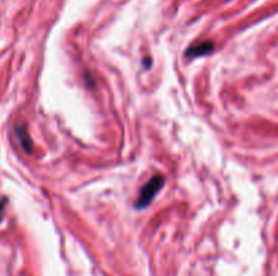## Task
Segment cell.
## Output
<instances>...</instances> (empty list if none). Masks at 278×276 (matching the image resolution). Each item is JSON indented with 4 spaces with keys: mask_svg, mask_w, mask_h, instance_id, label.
<instances>
[{
    "mask_svg": "<svg viewBox=\"0 0 278 276\" xmlns=\"http://www.w3.org/2000/svg\"><path fill=\"white\" fill-rule=\"evenodd\" d=\"M164 186V176L163 175H155L153 178L144 184L143 188L140 190V195L137 200H136V208H145L147 206L151 204L153 198L158 195V192L163 188Z\"/></svg>",
    "mask_w": 278,
    "mask_h": 276,
    "instance_id": "obj_1",
    "label": "cell"
},
{
    "mask_svg": "<svg viewBox=\"0 0 278 276\" xmlns=\"http://www.w3.org/2000/svg\"><path fill=\"white\" fill-rule=\"evenodd\" d=\"M213 42L210 41H204V42H197L194 45H191L187 48L186 50V57L187 58H197V57H201V56H206L209 53H212L213 50Z\"/></svg>",
    "mask_w": 278,
    "mask_h": 276,
    "instance_id": "obj_2",
    "label": "cell"
},
{
    "mask_svg": "<svg viewBox=\"0 0 278 276\" xmlns=\"http://www.w3.org/2000/svg\"><path fill=\"white\" fill-rule=\"evenodd\" d=\"M17 134H18L19 142H21V145L24 146L25 150H26V152H32L33 144L30 137H29L28 132H26V129H24V128H18V129H17Z\"/></svg>",
    "mask_w": 278,
    "mask_h": 276,
    "instance_id": "obj_3",
    "label": "cell"
},
{
    "mask_svg": "<svg viewBox=\"0 0 278 276\" xmlns=\"http://www.w3.org/2000/svg\"><path fill=\"white\" fill-rule=\"evenodd\" d=\"M5 207H6V199H2V200H0V221H2V216H3Z\"/></svg>",
    "mask_w": 278,
    "mask_h": 276,
    "instance_id": "obj_4",
    "label": "cell"
}]
</instances>
